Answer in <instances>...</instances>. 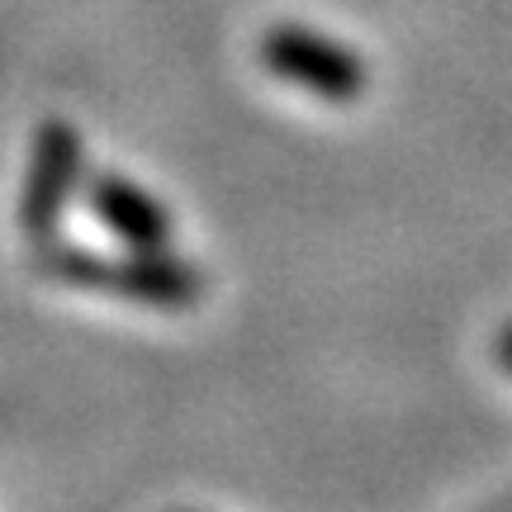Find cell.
I'll use <instances>...</instances> for the list:
<instances>
[{"instance_id":"1","label":"cell","mask_w":512,"mask_h":512,"mask_svg":"<svg viewBox=\"0 0 512 512\" xmlns=\"http://www.w3.org/2000/svg\"><path fill=\"white\" fill-rule=\"evenodd\" d=\"M43 271L81 285V290H105L119 299H138V304H157V309H190L204 294V275L166 252H133L105 256L86 252V247H53L43 252Z\"/></svg>"},{"instance_id":"2","label":"cell","mask_w":512,"mask_h":512,"mask_svg":"<svg viewBox=\"0 0 512 512\" xmlns=\"http://www.w3.org/2000/svg\"><path fill=\"white\" fill-rule=\"evenodd\" d=\"M261 57L280 81L304 86L318 100H356L366 91V62L299 24H275L261 38Z\"/></svg>"},{"instance_id":"3","label":"cell","mask_w":512,"mask_h":512,"mask_svg":"<svg viewBox=\"0 0 512 512\" xmlns=\"http://www.w3.org/2000/svg\"><path fill=\"white\" fill-rule=\"evenodd\" d=\"M76 171H81V133L62 119H48L34 138L24 200H19V219L29 228V238L48 242L57 233V219L76 190Z\"/></svg>"},{"instance_id":"4","label":"cell","mask_w":512,"mask_h":512,"mask_svg":"<svg viewBox=\"0 0 512 512\" xmlns=\"http://www.w3.org/2000/svg\"><path fill=\"white\" fill-rule=\"evenodd\" d=\"M91 209L105 219L114 238L138 247V252H162L171 242V219H166L162 204L152 200L147 190H138L133 181L114 176V171H100L91 181Z\"/></svg>"},{"instance_id":"5","label":"cell","mask_w":512,"mask_h":512,"mask_svg":"<svg viewBox=\"0 0 512 512\" xmlns=\"http://www.w3.org/2000/svg\"><path fill=\"white\" fill-rule=\"evenodd\" d=\"M498 361H503V366L512 370V323L503 332H498Z\"/></svg>"}]
</instances>
